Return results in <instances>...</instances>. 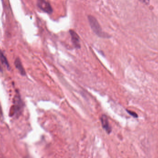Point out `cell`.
I'll use <instances>...</instances> for the list:
<instances>
[{
  "instance_id": "9c48e42d",
  "label": "cell",
  "mask_w": 158,
  "mask_h": 158,
  "mask_svg": "<svg viewBox=\"0 0 158 158\" xmlns=\"http://www.w3.org/2000/svg\"><path fill=\"white\" fill-rule=\"evenodd\" d=\"M142 2H143L144 4H148L149 1V0H140Z\"/></svg>"
},
{
  "instance_id": "277c9868",
  "label": "cell",
  "mask_w": 158,
  "mask_h": 158,
  "mask_svg": "<svg viewBox=\"0 0 158 158\" xmlns=\"http://www.w3.org/2000/svg\"><path fill=\"white\" fill-rule=\"evenodd\" d=\"M101 122L102 126L108 134H110L111 132V128L109 124L107 117L105 115H103L101 117Z\"/></svg>"
},
{
  "instance_id": "52a82bcc",
  "label": "cell",
  "mask_w": 158,
  "mask_h": 158,
  "mask_svg": "<svg viewBox=\"0 0 158 158\" xmlns=\"http://www.w3.org/2000/svg\"><path fill=\"white\" fill-rule=\"evenodd\" d=\"M0 60H1V62L7 67V68H9V69L10 68V66L9 64L6 57L4 55L1 50H0Z\"/></svg>"
},
{
  "instance_id": "8992f818",
  "label": "cell",
  "mask_w": 158,
  "mask_h": 158,
  "mask_svg": "<svg viewBox=\"0 0 158 158\" xmlns=\"http://www.w3.org/2000/svg\"><path fill=\"white\" fill-rule=\"evenodd\" d=\"M14 64H15V65H16V68L18 70V71H19L21 74V75H23V76L25 75V70L24 69L23 66H22V63L21 62V60H20V59L19 58H17L16 59L15 62H14Z\"/></svg>"
},
{
  "instance_id": "5b68a950",
  "label": "cell",
  "mask_w": 158,
  "mask_h": 158,
  "mask_svg": "<svg viewBox=\"0 0 158 158\" xmlns=\"http://www.w3.org/2000/svg\"><path fill=\"white\" fill-rule=\"evenodd\" d=\"M69 33L71 35L72 43L74 45V47L77 49H80L81 48V45H80V38L78 35L73 30H70Z\"/></svg>"
},
{
  "instance_id": "ba28073f",
  "label": "cell",
  "mask_w": 158,
  "mask_h": 158,
  "mask_svg": "<svg viewBox=\"0 0 158 158\" xmlns=\"http://www.w3.org/2000/svg\"><path fill=\"white\" fill-rule=\"evenodd\" d=\"M127 112H128V113L130 114V115L133 116V117H135V118H137V114L135 112H133V111L128 110H127Z\"/></svg>"
},
{
  "instance_id": "3957f363",
  "label": "cell",
  "mask_w": 158,
  "mask_h": 158,
  "mask_svg": "<svg viewBox=\"0 0 158 158\" xmlns=\"http://www.w3.org/2000/svg\"><path fill=\"white\" fill-rule=\"evenodd\" d=\"M38 6L41 10L48 13H52L53 11L50 4L45 0H38Z\"/></svg>"
},
{
  "instance_id": "7a4b0ae2",
  "label": "cell",
  "mask_w": 158,
  "mask_h": 158,
  "mask_svg": "<svg viewBox=\"0 0 158 158\" xmlns=\"http://www.w3.org/2000/svg\"><path fill=\"white\" fill-rule=\"evenodd\" d=\"M23 105L21 96L19 93H17L14 97V105H13V112H12V116L19 115L21 113L23 109Z\"/></svg>"
},
{
  "instance_id": "6da1fadb",
  "label": "cell",
  "mask_w": 158,
  "mask_h": 158,
  "mask_svg": "<svg viewBox=\"0 0 158 158\" xmlns=\"http://www.w3.org/2000/svg\"><path fill=\"white\" fill-rule=\"evenodd\" d=\"M88 18L91 27L96 35L100 37H108L109 36L108 34H106L104 32H103L101 27L95 18L92 16H89Z\"/></svg>"
}]
</instances>
